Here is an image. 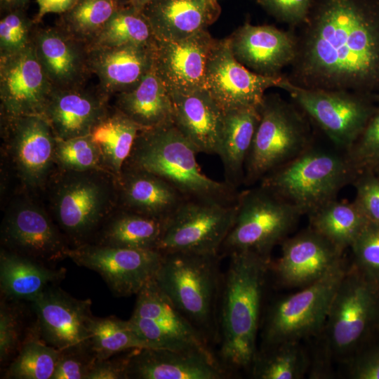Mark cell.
Segmentation results:
<instances>
[{"instance_id": "1", "label": "cell", "mask_w": 379, "mask_h": 379, "mask_svg": "<svg viewBox=\"0 0 379 379\" xmlns=\"http://www.w3.org/2000/svg\"><path fill=\"white\" fill-rule=\"evenodd\" d=\"M293 30L292 84L379 99V0H312Z\"/></svg>"}, {"instance_id": "2", "label": "cell", "mask_w": 379, "mask_h": 379, "mask_svg": "<svg viewBox=\"0 0 379 379\" xmlns=\"http://www.w3.org/2000/svg\"><path fill=\"white\" fill-rule=\"evenodd\" d=\"M223 274L218 305V350L220 364L232 375L251 370L257 352L262 302L270 257L243 251L230 255Z\"/></svg>"}, {"instance_id": "3", "label": "cell", "mask_w": 379, "mask_h": 379, "mask_svg": "<svg viewBox=\"0 0 379 379\" xmlns=\"http://www.w3.org/2000/svg\"><path fill=\"white\" fill-rule=\"evenodd\" d=\"M198 151L173 123L140 130L124 166L149 172L165 180L185 199L234 204L237 189L206 176L197 161Z\"/></svg>"}, {"instance_id": "4", "label": "cell", "mask_w": 379, "mask_h": 379, "mask_svg": "<svg viewBox=\"0 0 379 379\" xmlns=\"http://www.w3.org/2000/svg\"><path fill=\"white\" fill-rule=\"evenodd\" d=\"M220 255L162 253L154 280L176 308L212 346L218 343V314L223 274Z\"/></svg>"}, {"instance_id": "5", "label": "cell", "mask_w": 379, "mask_h": 379, "mask_svg": "<svg viewBox=\"0 0 379 379\" xmlns=\"http://www.w3.org/2000/svg\"><path fill=\"white\" fill-rule=\"evenodd\" d=\"M246 161L244 184L251 186L312 147L308 117L277 93L265 94Z\"/></svg>"}, {"instance_id": "6", "label": "cell", "mask_w": 379, "mask_h": 379, "mask_svg": "<svg viewBox=\"0 0 379 379\" xmlns=\"http://www.w3.org/2000/svg\"><path fill=\"white\" fill-rule=\"evenodd\" d=\"M355 176L345 154L312 146L267 174L260 185L309 215L335 199Z\"/></svg>"}, {"instance_id": "7", "label": "cell", "mask_w": 379, "mask_h": 379, "mask_svg": "<svg viewBox=\"0 0 379 379\" xmlns=\"http://www.w3.org/2000/svg\"><path fill=\"white\" fill-rule=\"evenodd\" d=\"M63 173L53 189V208L76 247L89 243L114 211L116 178L104 171Z\"/></svg>"}, {"instance_id": "8", "label": "cell", "mask_w": 379, "mask_h": 379, "mask_svg": "<svg viewBox=\"0 0 379 379\" xmlns=\"http://www.w3.org/2000/svg\"><path fill=\"white\" fill-rule=\"evenodd\" d=\"M233 225L220 254L248 251L270 257L273 248L282 243L302 213L294 205L259 185L237 198Z\"/></svg>"}, {"instance_id": "9", "label": "cell", "mask_w": 379, "mask_h": 379, "mask_svg": "<svg viewBox=\"0 0 379 379\" xmlns=\"http://www.w3.org/2000/svg\"><path fill=\"white\" fill-rule=\"evenodd\" d=\"M346 270L343 261L317 281L272 303L264 321L262 346L300 341L320 333Z\"/></svg>"}, {"instance_id": "10", "label": "cell", "mask_w": 379, "mask_h": 379, "mask_svg": "<svg viewBox=\"0 0 379 379\" xmlns=\"http://www.w3.org/2000/svg\"><path fill=\"white\" fill-rule=\"evenodd\" d=\"M236 202L184 199L165 221L157 250L162 253L220 255L234 220Z\"/></svg>"}, {"instance_id": "11", "label": "cell", "mask_w": 379, "mask_h": 379, "mask_svg": "<svg viewBox=\"0 0 379 379\" xmlns=\"http://www.w3.org/2000/svg\"><path fill=\"white\" fill-rule=\"evenodd\" d=\"M338 147L347 150L376 106L368 95L347 91L305 88L288 79L282 88Z\"/></svg>"}, {"instance_id": "12", "label": "cell", "mask_w": 379, "mask_h": 379, "mask_svg": "<svg viewBox=\"0 0 379 379\" xmlns=\"http://www.w3.org/2000/svg\"><path fill=\"white\" fill-rule=\"evenodd\" d=\"M128 320L150 348L199 351L217 357L212 346L176 308L154 278L136 295Z\"/></svg>"}, {"instance_id": "13", "label": "cell", "mask_w": 379, "mask_h": 379, "mask_svg": "<svg viewBox=\"0 0 379 379\" xmlns=\"http://www.w3.org/2000/svg\"><path fill=\"white\" fill-rule=\"evenodd\" d=\"M67 257L98 273L117 296L137 295L155 276L162 253L87 243L70 248Z\"/></svg>"}, {"instance_id": "14", "label": "cell", "mask_w": 379, "mask_h": 379, "mask_svg": "<svg viewBox=\"0 0 379 379\" xmlns=\"http://www.w3.org/2000/svg\"><path fill=\"white\" fill-rule=\"evenodd\" d=\"M286 74L267 77L252 72L233 55L227 37L215 39L207 63L204 88L223 112L244 107H260L265 91L282 88Z\"/></svg>"}, {"instance_id": "15", "label": "cell", "mask_w": 379, "mask_h": 379, "mask_svg": "<svg viewBox=\"0 0 379 379\" xmlns=\"http://www.w3.org/2000/svg\"><path fill=\"white\" fill-rule=\"evenodd\" d=\"M364 277L354 265L347 269L332 300L324 328L329 350L335 354L352 350L373 318L375 294Z\"/></svg>"}, {"instance_id": "16", "label": "cell", "mask_w": 379, "mask_h": 379, "mask_svg": "<svg viewBox=\"0 0 379 379\" xmlns=\"http://www.w3.org/2000/svg\"><path fill=\"white\" fill-rule=\"evenodd\" d=\"M30 303L36 317L34 324L47 344L61 351L91 346L90 299H77L53 285Z\"/></svg>"}, {"instance_id": "17", "label": "cell", "mask_w": 379, "mask_h": 379, "mask_svg": "<svg viewBox=\"0 0 379 379\" xmlns=\"http://www.w3.org/2000/svg\"><path fill=\"white\" fill-rule=\"evenodd\" d=\"M1 128L23 184L42 187L55 162L56 137L48 122L39 115L1 117Z\"/></svg>"}, {"instance_id": "18", "label": "cell", "mask_w": 379, "mask_h": 379, "mask_svg": "<svg viewBox=\"0 0 379 379\" xmlns=\"http://www.w3.org/2000/svg\"><path fill=\"white\" fill-rule=\"evenodd\" d=\"M53 89L33 41L20 52L0 58L1 117H43Z\"/></svg>"}, {"instance_id": "19", "label": "cell", "mask_w": 379, "mask_h": 379, "mask_svg": "<svg viewBox=\"0 0 379 379\" xmlns=\"http://www.w3.org/2000/svg\"><path fill=\"white\" fill-rule=\"evenodd\" d=\"M1 237L5 249L44 264L67 258L70 248L46 211L28 201L18 202L8 209Z\"/></svg>"}, {"instance_id": "20", "label": "cell", "mask_w": 379, "mask_h": 379, "mask_svg": "<svg viewBox=\"0 0 379 379\" xmlns=\"http://www.w3.org/2000/svg\"><path fill=\"white\" fill-rule=\"evenodd\" d=\"M281 244V254L270 270L286 287H305L343 262V251L311 227Z\"/></svg>"}, {"instance_id": "21", "label": "cell", "mask_w": 379, "mask_h": 379, "mask_svg": "<svg viewBox=\"0 0 379 379\" xmlns=\"http://www.w3.org/2000/svg\"><path fill=\"white\" fill-rule=\"evenodd\" d=\"M234 58L252 72L267 77L282 75L295 56L294 30L285 31L270 25L248 22L227 37Z\"/></svg>"}, {"instance_id": "22", "label": "cell", "mask_w": 379, "mask_h": 379, "mask_svg": "<svg viewBox=\"0 0 379 379\" xmlns=\"http://www.w3.org/2000/svg\"><path fill=\"white\" fill-rule=\"evenodd\" d=\"M215 41L206 29L177 41L157 40L154 70L169 92L204 88L207 63Z\"/></svg>"}, {"instance_id": "23", "label": "cell", "mask_w": 379, "mask_h": 379, "mask_svg": "<svg viewBox=\"0 0 379 379\" xmlns=\"http://www.w3.org/2000/svg\"><path fill=\"white\" fill-rule=\"evenodd\" d=\"M126 374V379H225L232 376L216 356L162 348L131 350Z\"/></svg>"}, {"instance_id": "24", "label": "cell", "mask_w": 379, "mask_h": 379, "mask_svg": "<svg viewBox=\"0 0 379 379\" xmlns=\"http://www.w3.org/2000/svg\"><path fill=\"white\" fill-rule=\"evenodd\" d=\"M32 41L38 60L54 88L74 89L85 86L92 74L88 44L76 39L58 25L36 26Z\"/></svg>"}, {"instance_id": "25", "label": "cell", "mask_w": 379, "mask_h": 379, "mask_svg": "<svg viewBox=\"0 0 379 379\" xmlns=\"http://www.w3.org/2000/svg\"><path fill=\"white\" fill-rule=\"evenodd\" d=\"M109 98L99 86L95 88H54L43 117L57 138L88 135L108 111Z\"/></svg>"}, {"instance_id": "26", "label": "cell", "mask_w": 379, "mask_h": 379, "mask_svg": "<svg viewBox=\"0 0 379 379\" xmlns=\"http://www.w3.org/2000/svg\"><path fill=\"white\" fill-rule=\"evenodd\" d=\"M156 46H89L88 64L109 95L134 88L153 69Z\"/></svg>"}, {"instance_id": "27", "label": "cell", "mask_w": 379, "mask_h": 379, "mask_svg": "<svg viewBox=\"0 0 379 379\" xmlns=\"http://www.w3.org/2000/svg\"><path fill=\"white\" fill-rule=\"evenodd\" d=\"M173 121L199 153L218 154L224 113L205 88L170 92Z\"/></svg>"}, {"instance_id": "28", "label": "cell", "mask_w": 379, "mask_h": 379, "mask_svg": "<svg viewBox=\"0 0 379 379\" xmlns=\"http://www.w3.org/2000/svg\"><path fill=\"white\" fill-rule=\"evenodd\" d=\"M116 185L119 208L164 221L185 199L159 177L128 166H123Z\"/></svg>"}, {"instance_id": "29", "label": "cell", "mask_w": 379, "mask_h": 379, "mask_svg": "<svg viewBox=\"0 0 379 379\" xmlns=\"http://www.w3.org/2000/svg\"><path fill=\"white\" fill-rule=\"evenodd\" d=\"M159 41L185 39L219 18L217 0H152L142 10Z\"/></svg>"}, {"instance_id": "30", "label": "cell", "mask_w": 379, "mask_h": 379, "mask_svg": "<svg viewBox=\"0 0 379 379\" xmlns=\"http://www.w3.org/2000/svg\"><path fill=\"white\" fill-rule=\"evenodd\" d=\"M65 274V268H51L5 248L1 250V298L30 302L48 287L63 279Z\"/></svg>"}, {"instance_id": "31", "label": "cell", "mask_w": 379, "mask_h": 379, "mask_svg": "<svg viewBox=\"0 0 379 379\" xmlns=\"http://www.w3.org/2000/svg\"><path fill=\"white\" fill-rule=\"evenodd\" d=\"M260 107H244L223 112L218 155L225 181L237 188L244 184L246 161L260 121Z\"/></svg>"}, {"instance_id": "32", "label": "cell", "mask_w": 379, "mask_h": 379, "mask_svg": "<svg viewBox=\"0 0 379 379\" xmlns=\"http://www.w3.org/2000/svg\"><path fill=\"white\" fill-rule=\"evenodd\" d=\"M116 95L115 107L141 130L173 123L171 93L154 67L134 88Z\"/></svg>"}, {"instance_id": "33", "label": "cell", "mask_w": 379, "mask_h": 379, "mask_svg": "<svg viewBox=\"0 0 379 379\" xmlns=\"http://www.w3.org/2000/svg\"><path fill=\"white\" fill-rule=\"evenodd\" d=\"M140 130L115 106L109 107L89 134L98 149L105 171L116 178L120 175Z\"/></svg>"}, {"instance_id": "34", "label": "cell", "mask_w": 379, "mask_h": 379, "mask_svg": "<svg viewBox=\"0 0 379 379\" xmlns=\"http://www.w3.org/2000/svg\"><path fill=\"white\" fill-rule=\"evenodd\" d=\"M96 234V244L157 250L165 221L118 208Z\"/></svg>"}, {"instance_id": "35", "label": "cell", "mask_w": 379, "mask_h": 379, "mask_svg": "<svg viewBox=\"0 0 379 379\" xmlns=\"http://www.w3.org/2000/svg\"><path fill=\"white\" fill-rule=\"evenodd\" d=\"M310 227L340 250L351 247L368 222L357 204L333 199L309 214Z\"/></svg>"}, {"instance_id": "36", "label": "cell", "mask_w": 379, "mask_h": 379, "mask_svg": "<svg viewBox=\"0 0 379 379\" xmlns=\"http://www.w3.org/2000/svg\"><path fill=\"white\" fill-rule=\"evenodd\" d=\"M308 367L307 355L299 341H288L262 346L250 371L256 379H300Z\"/></svg>"}, {"instance_id": "37", "label": "cell", "mask_w": 379, "mask_h": 379, "mask_svg": "<svg viewBox=\"0 0 379 379\" xmlns=\"http://www.w3.org/2000/svg\"><path fill=\"white\" fill-rule=\"evenodd\" d=\"M61 350L47 344L34 325L30 327L15 357L8 365L5 378L51 379Z\"/></svg>"}, {"instance_id": "38", "label": "cell", "mask_w": 379, "mask_h": 379, "mask_svg": "<svg viewBox=\"0 0 379 379\" xmlns=\"http://www.w3.org/2000/svg\"><path fill=\"white\" fill-rule=\"evenodd\" d=\"M157 39L142 11L121 6L89 46H156Z\"/></svg>"}, {"instance_id": "39", "label": "cell", "mask_w": 379, "mask_h": 379, "mask_svg": "<svg viewBox=\"0 0 379 379\" xmlns=\"http://www.w3.org/2000/svg\"><path fill=\"white\" fill-rule=\"evenodd\" d=\"M91 346L97 359H105L140 348H150L129 320L114 316L93 317L89 324Z\"/></svg>"}, {"instance_id": "40", "label": "cell", "mask_w": 379, "mask_h": 379, "mask_svg": "<svg viewBox=\"0 0 379 379\" xmlns=\"http://www.w3.org/2000/svg\"><path fill=\"white\" fill-rule=\"evenodd\" d=\"M121 6L120 0H78L57 25L89 46Z\"/></svg>"}, {"instance_id": "41", "label": "cell", "mask_w": 379, "mask_h": 379, "mask_svg": "<svg viewBox=\"0 0 379 379\" xmlns=\"http://www.w3.org/2000/svg\"><path fill=\"white\" fill-rule=\"evenodd\" d=\"M55 162L62 171H104L90 135L69 139L56 138Z\"/></svg>"}, {"instance_id": "42", "label": "cell", "mask_w": 379, "mask_h": 379, "mask_svg": "<svg viewBox=\"0 0 379 379\" xmlns=\"http://www.w3.org/2000/svg\"><path fill=\"white\" fill-rule=\"evenodd\" d=\"M345 156L356 175L361 171L379 168V105Z\"/></svg>"}, {"instance_id": "43", "label": "cell", "mask_w": 379, "mask_h": 379, "mask_svg": "<svg viewBox=\"0 0 379 379\" xmlns=\"http://www.w3.org/2000/svg\"><path fill=\"white\" fill-rule=\"evenodd\" d=\"M20 301L1 298L0 304V362L5 365L18 352L25 336Z\"/></svg>"}, {"instance_id": "44", "label": "cell", "mask_w": 379, "mask_h": 379, "mask_svg": "<svg viewBox=\"0 0 379 379\" xmlns=\"http://www.w3.org/2000/svg\"><path fill=\"white\" fill-rule=\"evenodd\" d=\"M36 26L25 9L6 13L0 20V58L15 54L30 46Z\"/></svg>"}, {"instance_id": "45", "label": "cell", "mask_w": 379, "mask_h": 379, "mask_svg": "<svg viewBox=\"0 0 379 379\" xmlns=\"http://www.w3.org/2000/svg\"><path fill=\"white\" fill-rule=\"evenodd\" d=\"M350 248L354 265L364 275L379 281V223L368 221Z\"/></svg>"}, {"instance_id": "46", "label": "cell", "mask_w": 379, "mask_h": 379, "mask_svg": "<svg viewBox=\"0 0 379 379\" xmlns=\"http://www.w3.org/2000/svg\"><path fill=\"white\" fill-rule=\"evenodd\" d=\"M95 360L91 346L62 350L51 379H86Z\"/></svg>"}, {"instance_id": "47", "label": "cell", "mask_w": 379, "mask_h": 379, "mask_svg": "<svg viewBox=\"0 0 379 379\" xmlns=\"http://www.w3.org/2000/svg\"><path fill=\"white\" fill-rule=\"evenodd\" d=\"M312 0H256L269 15L295 29L307 19Z\"/></svg>"}, {"instance_id": "48", "label": "cell", "mask_w": 379, "mask_h": 379, "mask_svg": "<svg viewBox=\"0 0 379 379\" xmlns=\"http://www.w3.org/2000/svg\"><path fill=\"white\" fill-rule=\"evenodd\" d=\"M354 202L370 222L379 223V178L363 176L356 182Z\"/></svg>"}, {"instance_id": "49", "label": "cell", "mask_w": 379, "mask_h": 379, "mask_svg": "<svg viewBox=\"0 0 379 379\" xmlns=\"http://www.w3.org/2000/svg\"><path fill=\"white\" fill-rule=\"evenodd\" d=\"M128 352L95 361L86 379H126Z\"/></svg>"}, {"instance_id": "50", "label": "cell", "mask_w": 379, "mask_h": 379, "mask_svg": "<svg viewBox=\"0 0 379 379\" xmlns=\"http://www.w3.org/2000/svg\"><path fill=\"white\" fill-rule=\"evenodd\" d=\"M352 378L379 379V351L356 359L350 367Z\"/></svg>"}, {"instance_id": "51", "label": "cell", "mask_w": 379, "mask_h": 379, "mask_svg": "<svg viewBox=\"0 0 379 379\" xmlns=\"http://www.w3.org/2000/svg\"><path fill=\"white\" fill-rule=\"evenodd\" d=\"M38 11L34 18L35 24H38L48 13L62 14L71 9L78 0H36Z\"/></svg>"}, {"instance_id": "52", "label": "cell", "mask_w": 379, "mask_h": 379, "mask_svg": "<svg viewBox=\"0 0 379 379\" xmlns=\"http://www.w3.org/2000/svg\"><path fill=\"white\" fill-rule=\"evenodd\" d=\"M28 2L29 0H0L1 11L6 13L18 9H25Z\"/></svg>"}, {"instance_id": "53", "label": "cell", "mask_w": 379, "mask_h": 379, "mask_svg": "<svg viewBox=\"0 0 379 379\" xmlns=\"http://www.w3.org/2000/svg\"><path fill=\"white\" fill-rule=\"evenodd\" d=\"M152 0H128L127 4L133 8L142 11L143 8Z\"/></svg>"}, {"instance_id": "54", "label": "cell", "mask_w": 379, "mask_h": 379, "mask_svg": "<svg viewBox=\"0 0 379 379\" xmlns=\"http://www.w3.org/2000/svg\"><path fill=\"white\" fill-rule=\"evenodd\" d=\"M378 173H379V168H378Z\"/></svg>"}]
</instances>
